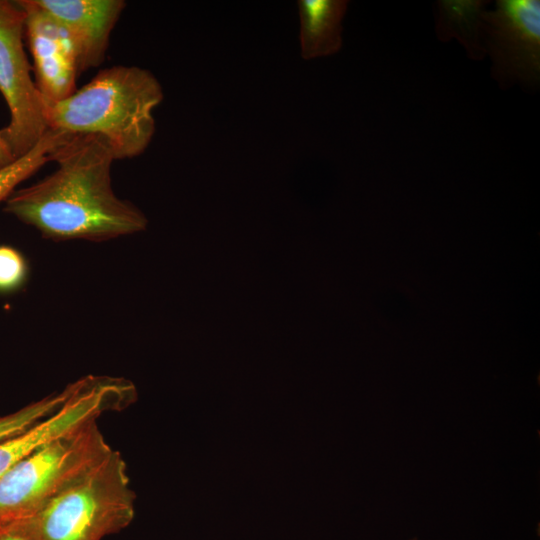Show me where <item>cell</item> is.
I'll use <instances>...</instances> for the list:
<instances>
[{
	"label": "cell",
	"mask_w": 540,
	"mask_h": 540,
	"mask_svg": "<svg viewBox=\"0 0 540 540\" xmlns=\"http://www.w3.org/2000/svg\"><path fill=\"white\" fill-rule=\"evenodd\" d=\"M114 160L101 137L71 135L53 153L56 170L13 191L4 211L55 241L101 242L140 232L147 218L113 191Z\"/></svg>",
	"instance_id": "6da1fadb"
},
{
	"label": "cell",
	"mask_w": 540,
	"mask_h": 540,
	"mask_svg": "<svg viewBox=\"0 0 540 540\" xmlns=\"http://www.w3.org/2000/svg\"><path fill=\"white\" fill-rule=\"evenodd\" d=\"M163 100L156 77L136 66L100 70L67 98L45 102L48 128L72 135L94 134L115 160L139 156L154 132L153 109Z\"/></svg>",
	"instance_id": "7a4b0ae2"
},
{
	"label": "cell",
	"mask_w": 540,
	"mask_h": 540,
	"mask_svg": "<svg viewBox=\"0 0 540 540\" xmlns=\"http://www.w3.org/2000/svg\"><path fill=\"white\" fill-rule=\"evenodd\" d=\"M135 493L121 453L111 451L36 516L41 540H102L134 519Z\"/></svg>",
	"instance_id": "3957f363"
},
{
	"label": "cell",
	"mask_w": 540,
	"mask_h": 540,
	"mask_svg": "<svg viewBox=\"0 0 540 540\" xmlns=\"http://www.w3.org/2000/svg\"><path fill=\"white\" fill-rule=\"evenodd\" d=\"M111 449L93 420L33 451L0 478V525L37 516Z\"/></svg>",
	"instance_id": "277c9868"
},
{
	"label": "cell",
	"mask_w": 540,
	"mask_h": 540,
	"mask_svg": "<svg viewBox=\"0 0 540 540\" xmlns=\"http://www.w3.org/2000/svg\"><path fill=\"white\" fill-rule=\"evenodd\" d=\"M25 14L17 1L0 0V92L10 120L0 130L13 156L28 153L49 129L45 101L31 76L25 49Z\"/></svg>",
	"instance_id": "5b68a950"
},
{
	"label": "cell",
	"mask_w": 540,
	"mask_h": 540,
	"mask_svg": "<svg viewBox=\"0 0 540 540\" xmlns=\"http://www.w3.org/2000/svg\"><path fill=\"white\" fill-rule=\"evenodd\" d=\"M482 41L493 77L506 87H535L540 78V1L499 0L482 13Z\"/></svg>",
	"instance_id": "8992f818"
},
{
	"label": "cell",
	"mask_w": 540,
	"mask_h": 540,
	"mask_svg": "<svg viewBox=\"0 0 540 540\" xmlns=\"http://www.w3.org/2000/svg\"><path fill=\"white\" fill-rule=\"evenodd\" d=\"M25 14V36L35 83L45 102L61 101L76 90V53L66 30L36 0H18Z\"/></svg>",
	"instance_id": "52a82bcc"
},
{
	"label": "cell",
	"mask_w": 540,
	"mask_h": 540,
	"mask_svg": "<svg viewBox=\"0 0 540 540\" xmlns=\"http://www.w3.org/2000/svg\"><path fill=\"white\" fill-rule=\"evenodd\" d=\"M68 33L79 74L101 65L123 0H36Z\"/></svg>",
	"instance_id": "ba28073f"
},
{
	"label": "cell",
	"mask_w": 540,
	"mask_h": 540,
	"mask_svg": "<svg viewBox=\"0 0 540 540\" xmlns=\"http://www.w3.org/2000/svg\"><path fill=\"white\" fill-rule=\"evenodd\" d=\"M301 56L305 60L337 53L348 1L299 0Z\"/></svg>",
	"instance_id": "9c48e42d"
},
{
	"label": "cell",
	"mask_w": 540,
	"mask_h": 540,
	"mask_svg": "<svg viewBox=\"0 0 540 540\" xmlns=\"http://www.w3.org/2000/svg\"><path fill=\"white\" fill-rule=\"evenodd\" d=\"M485 1H439L436 32L438 38L448 41L457 38L470 58L482 59L485 48L482 41V13Z\"/></svg>",
	"instance_id": "30bf717a"
},
{
	"label": "cell",
	"mask_w": 540,
	"mask_h": 540,
	"mask_svg": "<svg viewBox=\"0 0 540 540\" xmlns=\"http://www.w3.org/2000/svg\"><path fill=\"white\" fill-rule=\"evenodd\" d=\"M72 134L48 129L39 142L25 155L0 170V203L6 201L16 187L46 163L53 161L54 151Z\"/></svg>",
	"instance_id": "8fae6325"
},
{
	"label": "cell",
	"mask_w": 540,
	"mask_h": 540,
	"mask_svg": "<svg viewBox=\"0 0 540 540\" xmlns=\"http://www.w3.org/2000/svg\"><path fill=\"white\" fill-rule=\"evenodd\" d=\"M73 383L58 393L50 394L21 409L0 416V442L13 437L55 412L69 397Z\"/></svg>",
	"instance_id": "7c38bea8"
},
{
	"label": "cell",
	"mask_w": 540,
	"mask_h": 540,
	"mask_svg": "<svg viewBox=\"0 0 540 540\" xmlns=\"http://www.w3.org/2000/svg\"><path fill=\"white\" fill-rule=\"evenodd\" d=\"M29 277L25 256L15 247L0 245V294L19 291Z\"/></svg>",
	"instance_id": "4fadbf2b"
},
{
	"label": "cell",
	"mask_w": 540,
	"mask_h": 540,
	"mask_svg": "<svg viewBox=\"0 0 540 540\" xmlns=\"http://www.w3.org/2000/svg\"><path fill=\"white\" fill-rule=\"evenodd\" d=\"M0 540H41L36 516L0 525Z\"/></svg>",
	"instance_id": "5bb4252c"
},
{
	"label": "cell",
	"mask_w": 540,
	"mask_h": 540,
	"mask_svg": "<svg viewBox=\"0 0 540 540\" xmlns=\"http://www.w3.org/2000/svg\"><path fill=\"white\" fill-rule=\"evenodd\" d=\"M15 160L16 158L13 156L0 132V170L13 163Z\"/></svg>",
	"instance_id": "9a60e30c"
},
{
	"label": "cell",
	"mask_w": 540,
	"mask_h": 540,
	"mask_svg": "<svg viewBox=\"0 0 540 540\" xmlns=\"http://www.w3.org/2000/svg\"><path fill=\"white\" fill-rule=\"evenodd\" d=\"M411 540H417V539H416V538H413V539H411Z\"/></svg>",
	"instance_id": "2e32d148"
}]
</instances>
